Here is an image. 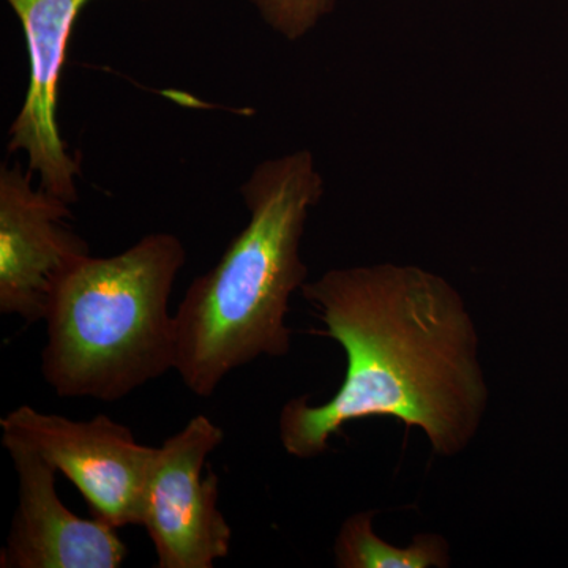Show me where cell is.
Segmentation results:
<instances>
[{
  "label": "cell",
  "mask_w": 568,
  "mask_h": 568,
  "mask_svg": "<svg viewBox=\"0 0 568 568\" xmlns=\"http://www.w3.org/2000/svg\"><path fill=\"white\" fill-rule=\"evenodd\" d=\"M21 164L0 168V313L44 321L63 275L91 256L67 201L33 185Z\"/></svg>",
  "instance_id": "8992f818"
},
{
  "label": "cell",
  "mask_w": 568,
  "mask_h": 568,
  "mask_svg": "<svg viewBox=\"0 0 568 568\" xmlns=\"http://www.w3.org/2000/svg\"><path fill=\"white\" fill-rule=\"evenodd\" d=\"M3 437L20 440L69 478L92 517L121 529L142 526V500L156 447L108 416L71 420L22 405L0 418Z\"/></svg>",
  "instance_id": "277c9868"
},
{
  "label": "cell",
  "mask_w": 568,
  "mask_h": 568,
  "mask_svg": "<svg viewBox=\"0 0 568 568\" xmlns=\"http://www.w3.org/2000/svg\"><path fill=\"white\" fill-rule=\"evenodd\" d=\"M328 336L346 354L345 379L323 405L290 399L280 440L295 458L327 452L343 426L394 417L425 433L433 452L462 454L489 402L478 334L462 294L417 265L383 263L332 268L302 286Z\"/></svg>",
  "instance_id": "6da1fadb"
},
{
  "label": "cell",
  "mask_w": 568,
  "mask_h": 568,
  "mask_svg": "<svg viewBox=\"0 0 568 568\" xmlns=\"http://www.w3.org/2000/svg\"><path fill=\"white\" fill-rule=\"evenodd\" d=\"M20 21L29 58L24 102L10 125L7 151L24 153L44 192L73 205L80 197V156L59 125V93L71 33L91 0H6Z\"/></svg>",
  "instance_id": "52a82bcc"
},
{
  "label": "cell",
  "mask_w": 568,
  "mask_h": 568,
  "mask_svg": "<svg viewBox=\"0 0 568 568\" xmlns=\"http://www.w3.org/2000/svg\"><path fill=\"white\" fill-rule=\"evenodd\" d=\"M224 432L196 416L153 455L142 500V528L159 568H212L231 551L233 529L219 508V476L203 478L209 455Z\"/></svg>",
  "instance_id": "5b68a950"
},
{
  "label": "cell",
  "mask_w": 568,
  "mask_h": 568,
  "mask_svg": "<svg viewBox=\"0 0 568 568\" xmlns=\"http://www.w3.org/2000/svg\"><path fill=\"white\" fill-rule=\"evenodd\" d=\"M261 20L287 41L304 39L335 10L338 0H248Z\"/></svg>",
  "instance_id": "30bf717a"
},
{
  "label": "cell",
  "mask_w": 568,
  "mask_h": 568,
  "mask_svg": "<svg viewBox=\"0 0 568 568\" xmlns=\"http://www.w3.org/2000/svg\"><path fill=\"white\" fill-rule=\"evenodd\" d=\"M18 477V507L2 568H119L129 548L103 519L78 517L55 489L58 469L33 448L2 436Z\"/></svg>",
  "instance_id": "ba28073f"
},
{
  "label": "cell",
  "mask_w": 568,
  "mask_h": 568,
  "mask_svg": "<svg viewBox=\"0 0 568 568\" xmlns=\"http://www.w3.org/2000/svg\"><path fill=\"white\" fill-rule=\"evenodd\" d=\"M181 239L152 233L108 257L88 256L52 294L41 375L61 398L114 403L174 369L168 302L185 265Z\"/></svg>",
  "instance_id": "3957f363"
},
{
  "label": "cell",
  "mask_w": 568,
  "mask_h": 568,
  "mask_svg": "<svg viewBox=\"0 0 568 568\" xmlns=\"http://www.w3.org/2000/svg\"><path fill=\"white\" fill-rule=\"evenodd\" d=\"M241 194L248 223L175 310L174 369L200 398H211L234 369L290 353L291 295L308 275L302 237L324 179L315 155L301 149L257 164Z\"/></svg>",
  "instance_id": "7a4b0ae2"
},
{
  "label": "cell",
  "mask_w": 568,
  "mask_h": 568,
  "mask_svg": "<svg viewBox=\"0 0 568 568\" xmlns=\"http://www.w3.org/2000/svg\"><path fill=\"white\" fill-rule=\"evenodd\" d=\"M376 511L351 515L335 540V566L339 568H446L450 549L437 534H418L409 547L399 548L377 537L373 529Z\"/></svg>",
  "instance_id": "9c48e42d"
}]
</instances>
